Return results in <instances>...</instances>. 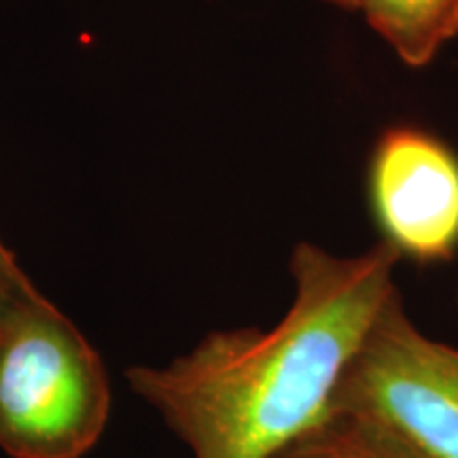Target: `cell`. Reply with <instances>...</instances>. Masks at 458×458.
Here are the masks:
<instances>
[{
  "label": "cell",
  "mask_w": 458,
  "mask_h": 458,
  "mask_svg": "<svg viewBox=\"0 0 458 458\" xmlns=\"http://www.w3.org/2000/svg\"><path fill=\"white\" fill-rule=\"evenodd\" d=\"M368 196L382 242L416 263L458 250V156L431 131L399 125L374 147Z\"/></svg>",
  "instance_id": "4"
},
{
  "label": "cell",
  "mask_w": 458,
  "mask_h": 458,
  "mask_svg": "<svg viewBox=\"0 0 458 458\" xmlns=\"http://www.w3.org/2000/svg\"><path fill=\"white\" fill-rule=\"evenodd\" d=\"M401 257L380 240L340 257L300 242L295 295L272 329L213 331L165 365L125 371L193 458H274L334 410L340 382L386 303Z\"/></svg>",
  "instance_id": "1"
},
{
  "label": "cell",
  "mask_w": 458,
  "mask_h": 458,
  "mask_svg": "<svg viewBox=\"0 0 458 458\" xmlns=\"http://www.w3.org/2000/svg\"><path fill=\"white\" fill-rule=\"evenodd\" d=\"M359 11L411 68L427 66L458 34V0H360Z\"/></svg>",
  "instance_id": "5"
},
{
  "label": "cell",
  "mask_w": 458,
  "mask_h": 458,
  "mask_svg": "<svg viewBox=\"0 0 458 458\" xmlns=\"http://www.w3.org/2000/svg\"><path fill=\"white\" fill-rule=\"evenodd\" d=\"M274 458H414L365 416L331 410Z\"/></svg>",
  "instance_id": "6"
},
{
  "label": "cell",
  "mask_w": 458,
  "mask_h": 458,
  "mask_svg": "<svg viewBox=\"0 0 458 458\" xmlns=\"http://www.w3.org/2000/svg\"><path fill=\"white\" fill-rule=\"evenodd\" d=\"M0 278H3L4 283L11 286V289L20 295H28V297L43 295L41 291L34 286L32 280L28 278L24 267L17 263L13 250H11L9 246L3 242V240H0Z\"/></svg>",
  "instance_id": "7"
},
{
  "label": "cell",
  "mask_w": 458,
  "mask_h": 458,
  "mask_svg": "<svg viewBox=\"0 0 458 458\" xmlns=\"http://www.w3.org/2000/svg\"><path fill=\"white\" fill-rule=\"evenodd\" d=\"M102 357L45 295L0 308V450L11 458H83L111 416Z\"/></svg>",
  "instance_id": "2"
},
{
  "label": "cell",
  "mask_w": 458,
  "mask_h": 458,
  "mask_svg": "<svg viewBox=\"0 0 458 458\" xmlns=\"http://www.w3.org/2000/svg\"><path fill=\"white\" fill-rule=\"evenodd\" d=\"M334 410L376 422L414 458H458V348L422 334L397 293L344 374Z\"/></svg>",
  "instance_id": "3"
},
{
  "label": "cell",
  "mask_w": 458,
  "mask_h": 458,
  "mask_svg": "<svg viewBox=\"0 0 458 458\" xmlns=\"http://www.w3.org/2000/svg\"><path fill=\"white\" fill-rule=\"evenodd\" d=\"M327 3L335 4V7L348 9V11H359L360 9V0H327Z\"/></svg>",
  "instance_id": "9"
},
{
  "label": "cell",
  "mask_w": 458,
  "mask_h": 458,
  "mask_svg": "<svg viewBox=\"0 0 458 458\" xmlns=\"http://www.w3.org/2000/svg\"><path fill=\"white\" fill-rule=\"evenodd\" d=\"M15 295H20V293H15V291L11 289V286H9L7 283H4L3 278H0V308H3L7 301L13 300Z\"/></svg>",
  "instance_id": "8"
}]
</instances>
